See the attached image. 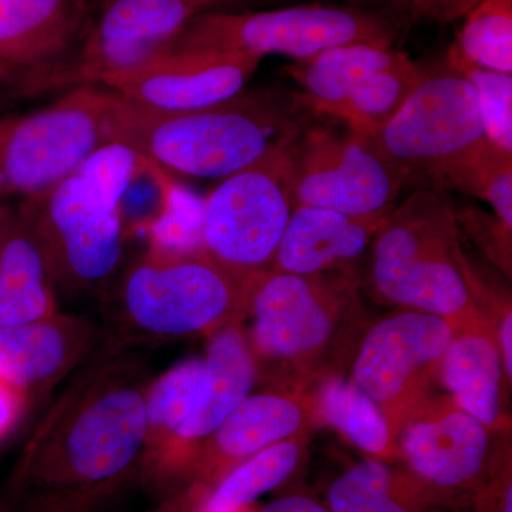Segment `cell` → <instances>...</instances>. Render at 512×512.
<instances>
[{"instance_id": "603a6c76", "label": "cell", "mask_w": 512, "mask_h": 512, "mask_svg": "<svg viewBox=\"0 0 512 512\" xmlns=\"http://www.w3.org/2000/svg\"><path fill=\"white\" fill-rule=\"evenodd\" d=\"M504 372L495 329L458 330L444 353L440 383L461 410L494 430Z\"/></svg>"}, {"instance_id": "9c48e42d", "label": "cell", "mask_w": 512, "mask_h": 512, "mask_svg": "<svg viewBox=\"0 0 512 512\" xmlns=\"http://www.w3.org/2000/svg\"><path fill=\"white\" fill-rule=\"evenodd\" d=\"M296 138L221 180L202 208V249L241 284L274 264L293 211L289 163Z\"/></svg>"}, {"instance_id": "d4e9b609", "label": "cell", "mask_w": 512, "mask_h": 512, "mask_svg": "<svg viewBox=\"0 0 512 512\" xmlns=\"http://www.w3.org/2000/svg\"><path fill=\"white\" fill-rule=\"evenodd\" d=\"M204 375L202 357L164 373L146 392V446L141 467L154 478L190 416Z\"/></svg>"}, {"instance_id": "e575fe53", "label": "cell", "mask_w": 512, "mask_h": 512, "mask_svg": "<svg viewBox=\"0 0 512 512\" xmlns=\"http://www.w3.org/2000/svg\"><path fill=\"white\" fill-rule=\"evenodd\" d=\"M28 394L0 379V440L18 423Z\"/></svg>"}, {"instance_id": "7a4b0ae2", "label": "cell", "mask_w": 512, "mask_h": 512, "mask_svg": "<svg viewBox=\"0 0 512 512\" xmlns=\"http://www.w3.org/2000/svg\"><path fill=\"white\" fill-rule=\"evenodd\" d=\"M146 392L106 376L64 407L33 454L28 512H87L126 480L146 446Z\"/></svg>"}, {"instance_id": "d6a6232c", "label": "cell", "mask_w": 512, "mask_h": 512, "mask_svg": "<svg viewBox=\"0 0 512 512\" xmlns=\"http://www.w3.org/2000/svg\"><path fill=\"white\" fill-rule=\"evenodd\" d=\"M473 512H512V468L510 448L497 450L490 477L473 495Z\"/></svg>"}, {"instance_id": "4fadbf2b", "label": "cell", "mask_w": 512, "mask_h": 512, "mask_svg": "<svg viewBox=\"0 0 512 512\" xmlns=\"http://www.w3.org/2000/svg\"><path fill=\"white\" fill-rule=\"evenodd\" d=\"M261 60L248 53L167 49L103 77L100 84L150 109L197 110L244 92Z\"/></svg>"}, {"instance_id": "7402d4cb", "label": "cell", "mask_w": 512, "mask_h": 512, "mask_svg": "<svg viewBox=\"0 0 512 512\" xmlns=\"http://www.w3.org/2000/svg\"><path fill=\"white\" fill-rule=\"evenodd\" d=\"M55 284L25 215L13 208L0 235V326L57 315Z\"/></svg>"}, {"instance_id": "30bf717a", "label": "cell", "mask_w": 512, "mask_h": 512, "mask_svg": "<svg viewBox=\"0 0 512 512\" xmlns=\"http://www.w3.org/2000/svg\"><path fill=\"white\" fill-rule=\"evenodd\" d=\"M406 184L373 137L348 126L308 124L293 143V207L326 208L352 217L387 215Z\"/></svg>"}, {"instance_id": "3957f363", "label": "cell", "mask_w": 512, "mask_h": 512, "mask_svg": "<svg viewBox=\"0 0 512 512\" xmlns=\"http://www.w3.org/2000/svg\"><path fill=\"white\" fill-rule=\"evenodd\" d=\"M460 234L446 192L414 191L390 211L373 238L367 292L384 305L439 316L456 332L495 329L468 288Z\"/></svg>"}, {"instance_id": "7c38bea8", "label": "cell", "mask_w": 512, "mask_h": 512, "mask_svg": "<svg viewBox=\"0 0 512 512\" xmlns=\"http://www.w3.org/2000/svg\"><path fill=\"white\" fill-rule=\"evenodd\" d=\"M383 156L407 181L434 178L485 140L476 92L447 64L426 70L399 113L373 134Z\"/></svg>"}, {"instance_id": "8fae6325", "label": "cell", "mask_w": 512, "mask_h": 512, "mask_svg": "<svg viewBox=\"0 0 512 512\" xmlns=\"http://www.w3.org/2000/svg\"><path fill=\"white\" fill-rule=\"evenodd\" d=\"M454 333L439 316L399 309L360 339L350 380L379 406L396 441L404 424L434 399Z\"/></svg>"}, {"instance_id": "836d02e7", "label": "cell", "mask_w": 512, "mask_h": 512, "mask_svg": "<svg viewBox=\"0 0 512 512\" xmlns=\"http://www.w3.org/2000/svg\"><path fill=\"white\" fill-rule=\"evenodd\" d=\"M439 495L410 476H402L399 485L389 498L373 512H424L431 501H439Z\"/></svg>"}, {"instance_id": "8d00e7d4", "label": "cell", "mask_w": 512, "mask_h": 512, "mask_svg": "<svg viewBox=\"0 0 512 512\" xmlns=\"http://www.w3.org/2000/svg\"><path fill=\"white\" fill-rule=\"evenodd\" d=\"M261 512H330L326 505L306 495H288L266 505Z\"/></svg>"}, {"instance_id": "ffe728a7", "label": "cell", "mask_w": 512, "mask_h": 512, "mask_svg": "<svg viewBox=\"0 0 512 512\" xmlns=\"http://www.w3.org/2000/svg\"><path fill=\"white\" fill-rule=\"evenodd\" d=\"M93 338L90 323L60 313L22 325L0 326V379L28 394L72 369Z\"/></svg>"}, {"instance_id": "1f68e13d", "label": "cell", "mask_w": 512, "mask_h": 512, "mask_svg": "<svg viewBox=\"0 0 512 512\" xmlns=\"http://www.w3.org/2000/svg\"><path fill=\"white\" fill-rule=\"evenodd\" d=\"M454 212L458 229H464L483 248L488 258L510 276L512 228L505 225L497 215L488 214L474 205L454 207Z\"/></svg>"}, {"instance_id": "cb8c5ba5", "label": "cell", "mask_w": 512, "mask_h": 512, "mask_svg": "<svg viewBox=\"0 0 512 512\" xmlns=\"http://www.w3.org/2000/svg\"><path fill=\"white\" fill-rule=\"evenodd\" d=\"M328 424L360 450L390 460L400 456L397 441L379 406L352 380L330 375L316 392V423Z\"/></svg>"}, {"instance_id": "ab89813d", "label": "cell", "mask_w": 512, "mask_h": 512, "mask_svg": "<svg viewBox=\"0 0 512 512\" xmlns=\"http://www.w3.org/2000/svg\"><path fill=\"white\" fill-rule=\"evenodd\" d=\"M13 208L8 205V202H0V235L3 229L8 225L10 215H12Z\"/></svg>"}, {"instance_id": "ba28073f", "label": "cell", "mask_w": 512, "mask_h": 512, "mask_svg": "<svg viewBox=\"0 0 512 512\" xmlns=\"http://www.w3.org/2000/svg\"><path fill=\"white\" fill-rule=\"evenodd\" d=\"M106 90L79 86L50 106L0 117V202L28 201L109 147Z\"/></svg>"}, {"instance_id": "6da1fadb", "label": "cell", "mask_w": 512, "mask_h": 512, "mask_svg": "<svg viewBox=\"0 0 512 512\" xmlns=\"http://www.w3.org/2000/svg\"><path fill=\"white\" fill-rule=\"evenodd\" d=\"M106 93L110 146L200 180L221 181L258 163L298 137L313 117L298 94L282 90H244L188 111L154 110Z\"/></svg>"}, {"instance_id": "4316f807", "label": "cell", "mask_w": 512, "mask_h": 512, "mask_svg": "<svg viewBox=\"0 0 512 512\" xmlns=\"http://www.w3.org/2000/svg\"><path fill=\"white\" fill-rule=\"evenodd\" d=\"M430 188L458 191L487 202L493 214L512 228V154L498 150L487 138L447 165Z\"/></svg>"}, {"instance_id": "d590c367", "label": "cell", "mask_w": 512, "mask_h": 512, "mask_svg": "<svg viewBox=\"0 0 512 512\" xmlns=\"http://www.w3.org/2000/svg\"><path fill=\"white\" fill-rule=\"evenodd\" d=\"M414 16H423L436 20H453L457 18L447 0H394Z\"/></svg>"}, {"instance_id": "b9f144b4", "label": "cell", "mask_w": 512, "mask_h": 512, "mask_svg": "<svg viewBox=\"0 0 512 512\" xmlns=\"http://www.w3.org/2000/svg\"><path fill=\"white\" fill-rule=\"evenodd\" d=\"M90 2H92V3H99V5H101V3L104 2V0H90Z\"/></svg>"}, {"instance_id": "d6986e66", "label": "cell", "mask_w": 512, "mask_h": 512, "mask_svg": "<svg viewBox=\"0 0 512 512\" xmlns=\"http://www.w3.org/2000/svg\"><path fill=\"white\" fill-rule=\"evenodd\" d=\"M387 215L352 217L326 208L293 207L271 269L295 275L357 272V262L369 252Z\"/></svg>"}, {"instance_id": "4dcf8cb0", "label": "cell", "mask_w": 512, "mask_h": 512, "mask_svg": "<svg viewBox=\"0 0 512 512\" xmlns=\"http://www.w3.org/2000/svg\"><path fill=\"white\" fill-rule=\"evenodd\" d=\"M402 480L383 460L370 458L350 467L330 485V512H373Z\"/></svg>"}, {"instance_id": "8992f818", "label": "cell", "mask_w": 512, "mask_h": 512, "mask_svg": "<svg viewBox=\"0 0 512 512\" xmlns=\"http://www.w3.org/2000/svg\"><path fill=\"white\" fill-rule=\"evenodd\" d=\"M119 303L128 328L151 339L211 336L245 318L241 282L202 248L151 247L124 275Z\"/></svg>"}, {"instance_id": "83f0119b", "label": "cell", "mask_w": 512, "mask_h": 512, "mask_svg": "<svg viewBox=\"0 0 512 512\" xmlns=\"http://www.w3.org/2000/svg\"><path fill=\"white\" fill-rule=\"evenodd\" d=\"M426 70L409 57L396 66L373 74L350 94L333 119L373 136L399 113Z\"/></svg>"}, {"instance_id": "f1b7e54d", "label": "cell", "mask_w": 512, "mask_h": 512, "mask_svg": "<svg viewBox=\"0 0 512 512\" xmlns=\"http://www.w3.org/2000/svg\"><path fill=\"white\" fill-rule=\"evenodd\" d=\"M451 52L481 69L512 74V0H476Z\"/></svg>"}, {"instance_id": "2e32d148", "label": "cell", "mask_w": 512, "mask_h": 512, "mask_svg": "<svg viewBox=\"0 0 512 512\" xmlns=\"http://www.w3.org/2000/svg\"><path fill=\"white\" fill-rule=\"evenodd\" d=\"M315 424L316 393L276 387L249 394L195 451L184 474L192 495L204 500L242 461L279 441L311 433Z\"/></svg>"}, {"instance_id": "52a82bcc", "label": "cell", "mask_w": 512, "mask_h": 512, "mask_svg": "<svg viewBox=\"0 0 512 512\" xmlns=\"http://www.w3.org/2000/svg\"><path fill=\"white\" fill-rule=\"evenodd\" d=\"M397 33L396 23L384 13L328 3L262 12L207 10L197 13L168 49L284 55L303 60L352 43L393 46Z\"/></svg>"}, {"instance_id": "f35d334b", "label": "cell", "mask_w": 512, "mask_h": 512, "mask_svg": "<svg viewBox=\"0 0 512 512\" xmlns=\"http://www.w3.org/2000/svg\"><path fill=\"white\" fill-rule=\"evenodd\" d=\"M447 2L448 5L451 6V9L454 10V13H456L458 18V16L464 15V13H466L467 10L471 8V5H473L476 0H447Z\"/></svg>"}, {"instance_id": "484cf974", "label": "cell", "mask_w": 512, "mask_h": 512, "mask_svg": "<svg viewBox=\"0 0 512 512\" xmlns=\"http://www.w3.org/2000/svg\"><path fill=\"white\" fill-rule=\"evenodd\" d=\"M309 436L311 433L279 441L242 461L205 495L201 510L227 512L249 507L284 484L301 464Z\"/></svg>"}, {"instance_id": "9a60e30c", "label": "cell", "mask_w": 512, "mask_h": 512, "mask_svg": "<svg viewBox=\"0 0 512 512\" xmlns=\"http://www.w3.org/2000/svg\"><path fill=\"white\" fill-rule=\"evenodd\" d=\"M197 13L195 0H104L76 56L53 84H100L167 50Z\"/></svg>"}, {"instance_id": "ac0fdd59", "label": "cell", "mask_w": 512, "mask_h": 512, "mask_svg": "<svg viewBox=\"0 0 512 512\" xmlns=\"http://www.w3.org/2000/svg\"><path fill=\"white\" fill-rule=\"evenodd\" d=\"M202 360L204 375L194 407L154 478L184 477L195 451L249 396L258 377V367L241 325L228 326L211 335Z\"/></svg>"}, {"instance_id": "5bb4252c", "label": "cell", "mask_w": 512, "mask_h": 512, "mask_svg": "<svg viewBox=\"0 0 512 512\" xmlns=\"http://www.w3.org/2000/svg\"><path fill=\"white\" fill-rule=\"evenodd\" d=\"M491 430L451 397L431 399L397 434L410 473L434 494H476L490 477L497 450Z\"/></svg>"}, {"instance_id": "44dd1931", "label": "cell", "mask_w": 512, "mask_h": 512, "mask_svg": "<svg viewBox=\"0 0 512 512\" xmlns=\"http://www.w3.org/2000/svg\"><path fill=\"white\" fill-rule=\"evenodd\" d=\"M406 59L409 55L393 46L352 43L295 60L285 72L298 84V99L312 116L333 119L360 84Z\"/></svg>"}, {"instance_id": "60d3db41", "label": "cell", "mask_w": 512, "mask_h": 512, "mask_svg": "<svg viewBox=\"0 0 512 512\" xmlns=\"http://www.w3.org/2000/svg\"><path fill=\"white\" fill-rule=\"evenodd\" d=\"M198 512H214V511H207V510H198ZM227 512H254L251 510V508L249 507H244V508H239V510H234V511H227Z\"/></svg>"}, {"instance_id": "e0dca14e", "label": "cell", "mask_w": 512, "mask_h": 512, "mask_svg": "<svg viewBox=\"0 0 512 512\" xmlns=\"http://www.w3.org/2000/svg\"><path fill=\"white\" fill-rule=\"evenodd\" d=\"M90 0H0V70L52 84L89 30Z\"/></svg>"}, {"instance_id": "277c9868", "label": "cell", "mask_w": 512, "mask_h": 512, "mask_svg": "<svg viewBox=\"0 0 512 512\" xmlns=\"http://www.w3.org/2000/svg\"><path fill=\"white\" fill-rule=\"evenodd\" d=\"M249 348L261 372H275L306 390L330 359L339 360L348 330L359 318V274L295 275L256 272L242 284ZM244 318V319H245Z\"/></svg>"}, {"instance_id": "f546056e", "label": "cell", "mask_w": 512, "mask_h": 512, "mask_svg": "<svg viewBox=\"0 0 512 512\" xmlns=\"http://www.w3.org/2000/svg\"><path fill=\"white\" fill-rule=\"evenodd\" d=\"M446 64L476 92L485 138L498 150L512 154V74L473 66L450 49Z\"/></svg>"}, {"instance_id": "74e56055", "label": "cell", "mask_w": 512, "mask_h": 512, "mask_svg": "<svg viewBox=\"0 0 512 512\" xmlns=\"http://www.w3.org/2000/svg\"><path fill=\"white\" fill-rule=\"evenodd\" d=\"M200 12L207 10H228L231 6L239 5L245 0H195Z\"/></svg>"}, {"instance_id": "5b68a950", "label": "cell", "mask_w": 512, "mask_h": 512, "mask_svg": "<svg viewBox=\"0 0 512 512\" xmlns=\"http://www.w3.org/2000/svg\"><path fill=\"white\" fill-rule=\"evenodd\" d=\"M18 210L33 229L55 288L86 293L109 282L123 256L127 222L121 180L104 170L99 151Z\"/></svg>"}]
</instances>
